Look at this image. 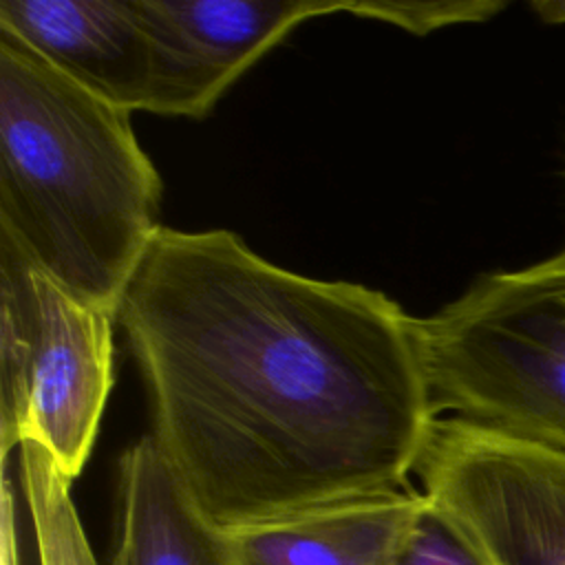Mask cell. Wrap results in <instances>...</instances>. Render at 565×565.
I'll use <instances>...</instances> for the list:
<instances>
[{
  "instance_id": "7",
  "label": "cell",
  "mask_w": 565,
  "mask_h": 565,
  "mask_svg": "<svg viewBox=\"0 0 565 565\" xmlns=\"http://www.w3.org/2000/svg\"><path fill=\"white\" fill-rule=\"evenodd\" d=\"M0 29L93 97L148 110L154 66L139 0H0Z\"/></svg>"
},
{
  "instance_id": "10",
  "label": "cell",
  "mask_w": 565,
  "mask_h": 565,
  "mask_svg": "<svg viewBox=\"0 0 565 565\" xmlns=\"http://www.w3.org/2000/svg\"><path fill=\"white\" fill-rule=\"evenodd\" d=\"M38 324L33 263L0 232V450L2 466L26 430V382Z\"/></svg>"
},
{
  "instance_id": "14",
  "label": "cell",
  "mask_w": 565,
  "mask_h": 565,
  "mask_svg": "<svg viewBox=\"0 0 565 565\" xmlns=\"http://www.w3.org/2000/svg\"><path fill=\"white\" fill-rule=\"evenodd\" d=\"M15 490L4 468L2 479V523H0V565H20V543L15 523Z\"/></svg>"
},
{
  "instance_id": "3",
  "label": "cell",
  "mask_w": 565,
  "mask_h": 565,
  "mask_svg": "<svg viewBox=\"0 0 565 565\" xmlns=\"http://www.w3.org/2000/svg\"><path fill=\"white\" fill-rule=\"evenodd\" d=\"M435 411L565 452V252L417 318Z\"/></svg>"
},
{
  "instance_id": "13",
  "label": "cell",
  "mask_w": 565,
  "mask_h": 565,
  "mask_svg": "<svg viewBox=\"0 0 565 565\" xmlns=\"http://www.w3.org/2000/svg\"><path fill=\"white\" fill-rule=\"evenodd\" d=\"M395 565H488L477 547L426 497Z\"/></svg>"
},
{
  "instance_id": "6",
  "label": "cell",
  "mask_w": 565,
  "mask_h": 565,
  "mask_svg": "<svg viewBox=\"0 0 565 565\" xmlns=\"http://www.w3.org/2000/svg\"><path fill=\"white\" fill-rule=\"evenodd\" d=\"M38 324L26 382V430L75 479L90 457L113 386L117 313L86 302L33 265ZM22 439V441H24Z\"/></svg>"
},
{
  "instance_id": "8",
  "label": "cell",
  "mask_w": 565,
  "mask_h": 565,
  "mask_svg": "<svg viewBox=\"0 0 565 565\" xmlns=\"http://www.w3.org/2000/svg\"><path fill=\"white\" fill-rule=\"evenodd\" d=\"M422 505L406 488L223 532L234 565H395Z\"/></svg>"
},
{
  "instance_id": "5",
  "label": "cell",
  "mask_w": 565,
  "mask_h": 565,
  "mask_svg": "<svg viewBox=\"0 0 565 565\" xmlns=\"http://www.w3.org/2000/svg\"><path fill=\"white\" fill-rule=\"evenodd\" d=\"M358 0H139L152 44L148 113L203 119L298 24Z\"/></svg>"
},
{
  "instance_id": "1",
  "label": "cell",
  "mask_w": 565,
  "mask_h": 565,
  "mask_svg": "<svg viewBox=\"0 0 565 565\" xmlns=\"http://www.w3.org/2000/svg\"><path fill=\"white\" fill-rule=\"evenodd\" d=\"M152 439L221 530L397 492L437 411L417 318L282 269L227 230L161 227L117 307Z\"/></svg>"
},
{
  "instance_id": "11",
  "label": "cell",
  "mask_w": 565,
  "mask_h": 565,
  "mask_svg": "<svg viewBox=\"0 0 565 565\" xmlns=\"http://www.w3.org/2000/svg\"><path fill=\"white\" fill-rule=\"evenodd\" d=\"M18 466L40 565H99L71 497L73 481L60 472L49 450L24 439Z\"/></svg>"
},
{
  "instance_id": "12",
  "label": "cell",
  "mask_w": 565,
  "mask_h": 565,
  "mask_svg": "<svg viewBox=\"0 0 565 565\" xmlns=\"http://www.w3.org/2000/svg\"><path fill=\"white\" fill-rule=\"evenodd\" d=\"M508 4L501 0H439V2H413V0H362L358 18L380 20L406 29L415 35H426L435 29L463 22H486L503 11Z\"/></svg>"
},
{
  "instance_id": "9",
  "label": "cell",
  "mask_w": 565,
  "mask_h": 565,
  "mask_svg": "<svg viewBox=\"0 0 565 565\" xmlns=\"http://www.w3.org/2000/svg\"><path fill=\"white\" fill-rule=\"evenodd\" d=\"M110 565H234L225 532L199 510L152 435L119 459Z\"/></svg>"
},
{
  "instance_id": "15",
  "label": "cell",
  "mask_w": 565,
  "mask_h": 565,
  "mask_svg": "<svg viewBox=\"0 0 565 565\" xmlns=\"http://www.w3.org/2000/svg\"><path fill=\"white\" fill-rule=\"evenodd\" d=\"M532 11L550 24H565V0H534Z\"/></svg>"
},
{
  "instance_id": "2",
  "label": "cell",
  "mask_w": 565,
  "mask_h": 565,
  "mask_svg": "<svg viewBox=\"0 0 565 565\" xmlns=\"http://www.w3.org/2000/svg\"><path fill=\"white\" fill-rule=\"evenodd\" d=\"M161 177L130 113L0 29V232L77 298L117 313L161 232Z\"/></svg>"
},
{
  "instance_id": "4",
  "label": "cell",
  "mask_w": 565,
  "mask_h": 565,
  "mask_svg": "<svg viewBox=\"0 0 565 565\" xmlns=\"http://www.w3.org/2000/svg\"><path fill=\"white\" fill-rule=\"evenodd\" d=\"M422 494L488 565H565V452L461 417L437 419Z\"/></svg>"
}]
</instances>
